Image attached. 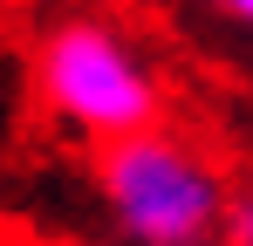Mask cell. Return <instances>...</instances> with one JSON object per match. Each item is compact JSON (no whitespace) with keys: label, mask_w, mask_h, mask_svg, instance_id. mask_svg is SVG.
<instances>
[{"label":"cell","mask_w":253,"mask_h":246,"mask_svg":"<svg viewBox=\"0 0 253 246\" xmlns=\"http://www.w3.org/2000/svg\"><path fill=\"white\" fill-rule=\"evenodd\" d=\"M35 82H42V103L69 130H89L103 144L158 130V110H165V89L151 62L137 55V41L96 14H69L42 35Z\"/></svg>","instance_id":"cell-1"},{"label":"cell","mask_w":253,"mask_h":246,"mask_svg":"<svg viewBox=\"0 0 253 246\" xmlns=\"http://www.w3.org/2000/svg\"><path fill=\"white\" fill-rule=\"evenodd\" d=\"M96 178H103L117 226L137 246H199L226 212V178L212 171V158H199L171 130L103 144Z\"/></svg>","instance_id":"cell-2"},{"label":"cell","mask_w":253,"mask_h":246,"mask_svg":"<svg viewBox=\"0 0 253 246\" xmlns=\"http://www.w3.org/2000/svg\"><path fill=\"white\" fill-rule=\"evenodd\" d=\"M219 226H226V246H253V192L247 199H226Z\"/></svg>","instance_id":"cell-3"},{"label":"cell","mask_w":253,"mask_h":246,"mask_svg":"<svg viewBox=\"0 0 253 246\" xmlns=\"http://www.w3.org/2000/svg\"><path fill=\"white\" fill-rule=\"evenodd\" d=\"M226 14H240V21H253V0H219Z\"/></svg>","instance_id":"cell-4"}]
</instances>
